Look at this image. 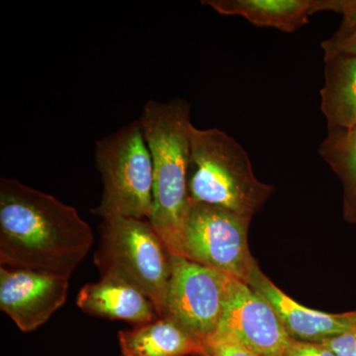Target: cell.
Listing matches in <instances>:
<instances>
[{"mask_svg":"<svg viewBox=\"0 0 356 356\" xmlns=\"http://www.w3.org/2000/svg\"><path fill=\"white\" fill-rule=\"evenodd\" d=\"M76 305L88 315L123 321L134 327L159 318L153 301L144 293L125 283L102 278L81 288Z\"/></svg>","mask_w":356,"mask_h":356,"instance_id":"obj_11","label":"cell"},{"mask_svg":"<svg viewBox=\"0 0 356 356\" xmlns=\"http://www.w3.org/2000/svg\"><path fill=\"white\" fill-rule=\"evenodd\" d=\"M199 356H257L240 343L227 336L215 334L202 343Z\"/></svg>","mask_w":356,"mask_h":356,"instance_id":"obj_16","label":"cell"},{"mask_svg":"<svg viewBox=\"0 0 356 356\" xmlns=\"http://www.w3.org/2000/svg\"><path fill=\"white\" fill-rule=\"evenodd\" d=\"M330 348L337 356H356V329L321 343Z\"/></svg>","mask_w":356,"mask_h":356,"instance_id":"obj_20","label":"cell"},{"mask_svg":"<svg viewBox=\"0 0 356 356\" xmlns=\"http://www.w3.org/2000/svg\"><path fill=\"white\" fill-rule=\"evenodd\" d=\"M234 278L172 254V275L161 317L172 318L203 343L216 334Z\"/></svg>","mask_w":356,"mask_h":356,"instance_id":"obj_7","label":"cell"},{"mask_svg":"<svg viewBox=\"0 0 356 356\" xmlns=\"http://www.w3.org/2000/svg\"><path fill=\"white\" fill-rule=\"evenodd\" d=\"M221 15L241 16L257 27L297 31L313 14L324 11V0H204Z\"/></svg>","mask_w":356,"mask_h":356,"instance_id":"obj_12","label":"cell"},{"mask_svg":"<svg viewBox=\"0 0 356 356\" xmlns=\"http://www.w3.org/2000/svg\"><path fill=\"white\" fill-rule=\"evenodd\" d=\"M324 11L343 15V22L339 29L356 27V0H324Z\"/></svg>","mask_w":356,"mask_h":356,"instance_id":"obj_18","label":"cell"},{"mask_svg":"<svg viewBox=\"0 0 356 356\" xmlns=\"http://www.w3.org/2000/svg\"><path fill=\"white\" fill-rule=\"evenodd\" d=\"M95 243L76 208L14 178L0 179V266L70 278Z\"/></svg>","mask_w":356,"mask_h":356,"instance_id":"obj_1","label":"cell"},{"mask_svg":"<svg viewBox=\"0 0 356 356\" xmlns=\"http://www.w3.org/2000/svg\"><path fill=\"white\" fill-rule=\"evenodd\" d=\"M252 218L191 201L172 254L212 267L250 285L259 268L248 243Z\"/></svg>","mask_w":356,"mask_h":356,"instance_id":"obj_6","label":"cell"},{"mask_svg":"<svg viewBox=\"0 0 356 356\" xmlns=\"http://www.w3.org/2000/svg\"><path fill=\"white\" fill-rule=\"evenodd\" d=\"M118 341L122 356H199L202 353L201 341L166 317L119 332Z\"/></svg>","mask_w":356,"mask_h":356,"instance_id":"obj_13","label":"cell"},{"mask_svg":"<svg viewBox=\"0 0 356 356\" xmlns=\"http://www.w3.org/2000/svg\"><path fill=\"white\" fill-rule=\"evenodd\" d=\"M327 130L318 154L343 184L344 219L356 224V126Z\"/></svg>","mask_w":356,"mask_h":356,"instance_id":"obj_15","label":"cell"},{"mask_svg":"<svg viewBox=\"0 0 356 356\" xmlns=\"http://www.w3.org/2000/svg\"><path fill=\"white\" fill-rule=\"evenodd\" d=\"M93 261L102 280L131 285L153 301L159 317L165 311L172 275V254L149 220L103 219Z\"/></svg>","mask_w":356,"mask_h":356,"instance_id":"obj_4","label":"cell"},{"mask_svg":"<svg viewBox=\"0 0 356 356\" xmlns=\"http://www.w3.org/2000/svg\"><path fill=\"white\" fill-rule=\"evenodd\" d=\"M250 286L270 303L292 339L321 343L356 329V311L329 314L307 308L287 296L261 268L255 271Z\"/></svg>","mask_w":356,"mask_h":356,"instance_id":"obj_10","label":"cell"},{"mask_svg":"<svg viewBox=\"0 0 356 356\" xmlns=\"http://www.w3.org/2000/svg\"><path fill=\"white\" fill-rule=\"evenodd\" d=\"M70 278L0 267V309L23 332L43 325L65 303Z\"/></svg>","mask_w":356,"mask_h":356,"instance_id":"obj_9","label":"cell"},{"mask_svg":"<svg viewBox=\"0 0 356 356\" xmlns=\"http://www.w3.org/2000/svg\"><path fill=\"white\" fill-rule=\"evenodd\" d=\"M95 163L103 192L90 210L103 219L113 217L151 219L154 207V168L139 120L98 140Z\"/></svg>","mask_w":356,"mask_h":356,"instance_id":"obj_5","label":"cell"},{"mask_svg":"<svg viewBox=\"0 0 356 356\" xmlns=\"http://www.w3.org/2000/svg\"><path fill=\"white\" fill-rule=\"evenodd\" d=\"M154 168L152 226L172 254L188 209L191 105L184 99L149 100L139 119Z\"/></svg>","mask_w":356,"mask_h":356,"instance_id":"obj_2","label":"cell"},{"mask_svg":"<svg viewBox=\"0 0 356 356\" xmlns=\"http://www.w3.org/2000/svg\"><path fill=\"white\" fill-rule=\"evenodd\" d=\"M321 46L325 51V57H331L337 54L356 56V27L337 30L331 38L325 40Z\"/></svg>","mask_w":356,"mask_h":356,"instance_id":"obj_17","label":"cell"},{"mask_svg":"<svg viewBox=\"0 0 356 356\" xmlns=\"http://www.w3.org/2000/svg\"><path fill=\"white\" fill-rule=\"evenodd\" d=\"M216 334L232 337L257 356H282L292 339L270 303L236 278Z\"/></svg>","mask_w":356,"mask_h":356,"instance_id":"obj_8","label":"cell"},{"mask_svg":"<svg viewBox=\"0 0 356 356\" xmlns=\"http://www.w3.org/2000/svg\"><path fill=\"white\" fill-rule=\"evenodd\" d=\"M274 191L255 177L242 145L217 128L192 125L189 200L209 204L252 218Z\"/></svg>","mask_w":356,"mask_h":356,"instance_id":"obj_3","label":"cell"},{"mask_svg":"<svg viewBox=\"0 0 356 356\" xmlns=\"http://www.w3.org/2000/svg\"><path fill=\"white\" fill-rule=\"evenodd\" d=\"M325 83L321 110L327 129L356 126V56L337 54L325 57Z\"/></svg>","mask_w":356,"mask_h":356,"instance_id":"obj_14","label":"cell"},{"mask_svg":"<svg viewBox=\"0 0 356 356\" xmlns=\"http://www.w3.org/2000/svg\"><path fill=\"white\" fill-rule=\"evenodd\" d=\"M282 356H337L323 343L291 339Z\"/></svg>","mask_w":356,"mask_h":356,"instance_id":"obj_19","label":"cell"}]
</instances>
